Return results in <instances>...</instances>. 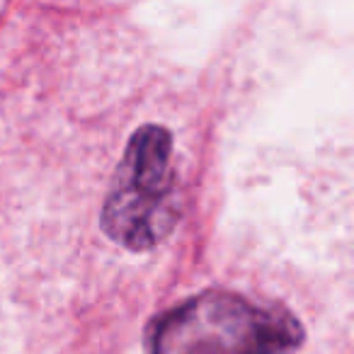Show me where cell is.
<instances>
[{"label":"cell","mask_w":354,"mask_h":354,"mask_svg":"<svg viewBox=\"0 0 354 354\" xmlns=\"http://www.w3.org/2000/svg\"><path fill=\"white\" fill-rule=\"evenodd\" d=\"M301 323L284 308L231 291H204L158 318L151 354H291Z\"/></svg>","instance_id":"cell-1"},{"label":"cell","mask_w":354,"mask_h":354,"mask_svg":"<svg viewBox=\"0 0 354 354\" xmlns=\"http://www.w3.org/2000/svg\"><path fill=\"white\" fill-rule=\"evenodd\" d=\"M183 216L175 170V141L160 124L129 138L102 207V231L117 245L146 252L160 245Z\"/></svg>","instance_id":"cell-2"}]
</instances>
